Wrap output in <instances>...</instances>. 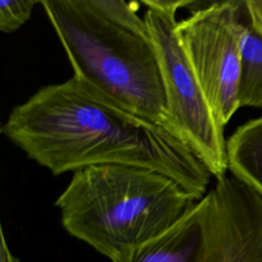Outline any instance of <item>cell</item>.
Listing matches in <instances>:
<instances>
[{
  "label": "cell",
  "mask_w": 262,
  "mask_h": 262,
  "mask_svg": "<svg viewBox=\"0 0 262 262\" xmlns=\"http://www.w3.org/2000/svg\"><path fill=\"white\" fill-rule=\"evenodd\" d=\"M244 0H212L177 21L175 33L218 121L225 126L239 107Z\"/></svg>",
  "instance_id": "5"
},
{
  "label": "cell",
  "mask_w": 262,
  "mask_h": 262,
  "mask_svg": "<svg viewBox=\"0 0 262 262\" xmlns=\"http://www.w3.org/2000/svg\"><path fill=\"white\" fill-rule=\"evenodd\" d=\"M147 9H152L166 15L175 16L176 11L182 7H192L195 9L212 0H140Z\"/></svg>",
  "instance_id": "11"
},
{
  "label": "cell",
  "mask_w": 262,
  "mask_h": 262,
  "mask_svg": "<svg viewBox=\"0 0 262 262\" xmlns=\"http://www.w3.org/2000/svg\"><path fill=\"white\" fill-rule=\"evenodd\" d=\"M131 262H262V195L226 174Z\"/></svg>",
  "instance_id": "4"
},
{
  "label": "cell",
  "mask_w": 262,
  "mask_h": 262,
  "mask_svg": "<svg viewBox=\"0 0 262 262\" xmlns=\"http://www.w3.org/2000/svg\"><path fill=\"white\" fill-rule=\"evenodd\" d=\"M200 199L158 171L99 165L75 171L56 206L70 234L112 262H131Z\"/></svg>",
  "instance_id": "2"
},
{
  "label": "cell",
  "mask_w": 262,
  "mask_h": 262,
  "mask_svg": "<svg viewBox=\"0 0 262 262\" xmlns=\"http://www.w3.org/2000/svg\"><path fill=\"white\" fill-rule=\"evenodd\" d=\"M1 233V246H0V262H19V260L13 255L11 250L9 249L3 228L0 230Z\"/></svg>",
  "instance_id": "13"
},
{
  "label": "cell",
  "mask_w": 262,
  "mask_h": 262,
  "mask_svg": "<svg viewBox=\"0 0 262 262\" xmlns=\"http://www.w3.org/2000/svg\"><path fill=\"white\" fill-rule=\"evenodd\" d=\"M228 170L262 195V117L239 126L226 141Z\"/></svg>",
  "instance_id": "7"
},
{
  "label": "cell",
  "mask_w": 262,
  "mask_h": 262,
  "mask_svg": "<svg viewBox=\"0 0 262 262\" xmlns=\"http://www.w3.org/2000/svg\"><path fill=\"white\" fill-rule=\"evenodd\" d=\"M244 6L250 25L262 37V0H244Z\"/></svg>",
  "instance_id": "12"
},
{
  "label": "cell",
  "mask_w": 262,
  "mask_h": 262,
  "mask_svg": "<svg viewBox=\"0 0 262 262\" xmlns=\"http://www.w3.org/2000/svg\"><path fill=\"white\" fill-rule=\"evenodd\" d=\"M95 14L113 20L141 36L149 37L143 18L126 0H69Z\"/></svg>",
  "instance_id": "9"
},
{
  "label": "cell",
  "mask_w": 262,
  "mask_h": 262,
  "mask_svg": "<svg viewBox=\"0 0 262 262\" xmlns=\"http://www.w3.org/2000/svg\"><path fill=\"white\" fill-rule=\"evenodd\" d=\"M1 132L54 175L90 166H136L163 173L200 198L212 176L182 139L75 76L13 107Z\"/></svg>",
  "instance_id": "1"
},
{
  "label": "cell",
  "mask_w": 262,
  "mask_h": 262,
  "mask_svg": "<svg viewBox=\"0 0 262 262\" xmlns=\"http://www.w3.org/2000/svg\"><path fill=\"white\" fill-rule=\"evenodd\" d=\"M142 18L158 55L168 110L176 128L211 175H225L228 160L224 126L181 48L175 33V16L147 9Z\"/></svg>",
  "instance_id": "6"
},
{
  "label": "cell",
  "mask_w": 262,
  "mask_h": 262,
  "mask_svg": "<svg viewBox=\"0 0 262 262\" xmlns=\"http://www.w3.org/2000/svg\"><path fill=\"white\" fill-rule=\"evenodd\" d=\"M40 4L77 79L184 141L170 116L149 37L69 0H41Z\"/></svg>",
  "instance_id": "3"
},
{
  "label": "cell",
  "mask_w": 262,
  "mask_h": 262,
  "mask_svg": "<svg viewBox=\"0 0 262 262\" xmlns=\"http://www.w3.org/2000/svg\"><path fill=\"white\" fill-rule=\"evenodd\" d=\"M38 3L41 0H0V30L11 33L19 29Z\"/></svg>",
  "instance_id": "10"
},
{
  "label": "cell",
  "mask_w": 262,
  "mask_h": 262,
  "mask_svg": "<svg viewBox=\"0 0 262 262\" xmlns=\"http://www.w3.org/2000/svg\"><path fill=\"white\" fill-rule=\"evenodd\" d=\"M238 104L262 108V37L247 15L241 49Z\"/></svg>",
  "instance_id": "8"
}]
</instances>
